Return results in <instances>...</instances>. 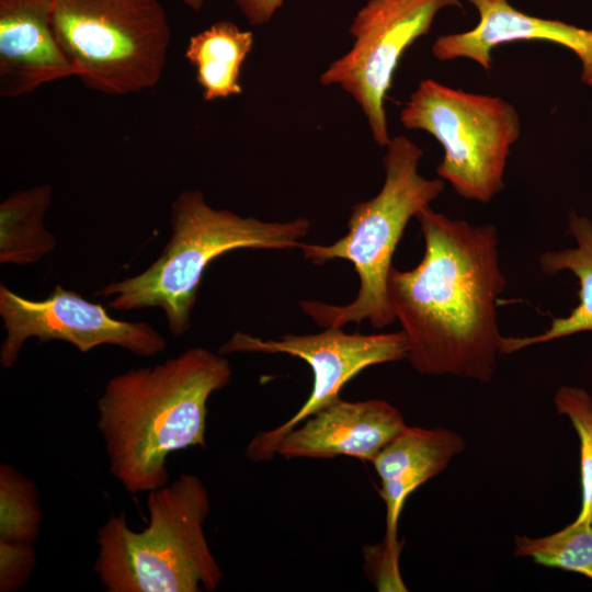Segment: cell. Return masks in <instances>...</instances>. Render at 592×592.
Masks as SVG:
<instances>
[{"mask_svg": "<svg viewBox=\"0 0 592 592\" xmlns=\"http://www.w3.org/2000/svg\"><path fill=\"white\" fill-rule=\"evenodd\" d=\"M415 218L423 258L401 271L392 266L388 299L408 343L407 357L423 375H455L489 383L501 354L497 305L506 280L492 224L471 225L433 210Z\"/></svg>", "mask_w": 592, "mask_h": 592, "instance_id": "cell-1", "label": "cell"}, {"mask_svg": "<svg viewBox=\"0 0 592 592\" xmlns=\"http://www.w3.org/2000/svg\"><path fill=\"white\" fill-rule=\"evenodd\" d=\"M230 378L229 362L202 346L113 376L96 401L110 474L133 494L166 486L172 453L206 447L208 400Z\"/></svg>", "mask_w": 592, "mask_h": 592, "instance_id": "cell-2", "label": "cell"}, {"mask_svg": "<svg viewBox=\"0 0 592 592\" xmlns=\"http://www.w3.org/2000/svg\"><path fill=\"white\" fill-rule=\"evenodd\" d=\"M171 236L159 258L141 273L105 285L96 295L113 297L116 310L159 308L175 338L191 326L204 272L218 257L238 249L299 248L310 221H264L212 207L200 190H183L171 204Z\"/></svg>", "mask_w": 592, "mask_h": 592, "instance_id": "cell-3", "label": "cell"}, {"mask_svg": "<svg viewBox=\"0 0 592 592\" xmlns=\"http://www.w3.org/2000/svg\"><path fill=\"white\" fill-rule=\"evenodd\" d=\"M422 149L406 136L390 138L383 158L385 181L378 194L352 206L348 232L330 244L303 242L305 259L321 265L351 262L360 280L355 298L345 305L304 300L299 306L319 327L342 328L367 320L375 329L396 321L388 299L392 257L412 217L429 207L445 189L440 178L419 173Z\"/></svg>", "mask_w": 592, "mask_h": 592, "instance_id": "cell-4", "label": "cell"}, {"mask_svg": "<svg viewBox=\"0 0 592 592\" xmlns=\"http://www.w3.org/2000/svg\"><path fill=\"white\" fill-rule=\"evenodd\" d=\"M148 525L133 531L123 513L98 530L94 571L107 592H214L223 580L204 533L210 510L200 477L181 474L147 497Z\"/></svg>", "mask_w": 592, "mask_h": 592, "instance_id": "cell-5", "label": "cell"}, {"mask_svg": "<svg viewBox=\"0 0 592 592\" xmlns=\"http://www.w3.org/2000/svg\"><path fill=\"white\" fill-rule=\"evenodd\" d=\"M52 29L90 90L126 95L162 77L171 29L160 0H55Z\"/></svg>", "mask_w": 592, "mask_h": 592, "instance_id": "cell-6", "label": "cell"}, {"mask_svg": "<svg viewBox=\"0 0 592 592\" xmlns=\"http://www.w3.org/2000/svg\"><path fill=\"white\" fill-rule=\"evenodd\" d=\"M400 122L442 145L436 174L463 198L489 203L503 190L508 158L521 134L519 112L510 102L424 79L402 107Z\"/></svg>", "mask_w": 592, "mask_h": 592, "instance_id": "cell-7", "label": "cell"}, {"mask_svg": "<svg viewBox=\"0 0 592 592\" xmlns=\"http://www.w3.org/2000/svg\"><path fill=\"white\" fill-rule=\"evenodd\" d=\"M463 8L460 0H369L350 27L351 49L321 73L323 86L337 84L364 113L374 141L386 147L385 99L403 53L428 34L444 8Z\"/></svg>", "mask_w": 592, "mask_h": 592, "instance_id": "cell-8", "label": "cell"}, {"mask_svg": "<svg viewBox=\"0 0 592 592\" xmlns=\"http://www.w3.org/2000/svg\"><path fill=\"white\" fill-rule=\"evenodd\" d=\"M286 354L305 361L312 372V389L303 406L276 428L258 432L246 447L252 462L270 460L283 436L320 409L340 398L343 386L363 369L407 357L405 333H346L330 327L314 334H284L280 339H262L243 331L235 332L220 349L229 353Z\"/></svg>", "mask_w": 592, "mask_h": 592, "instance_id": "cell-9", "label": "cell"}, {"mask_svg": "<svg viewBox=\"0 0 592 592\" xmlns=\"http://www.w3.org/2000/svg\"><path fill=\"white\" fill-rule=\"evenodd\" d=\"M0 317L5 337L0 345V364L12 367L30 338L72 344L81 353L99 345H116L150 357L163 352L166 339L150 325L112 317L101 304L57 284L43 299H29L0 284Z\"/></svg>", "mask_w": 592, "mask_h": 592, "instance_id": "cell-10", "label": "cell"}, {"mask_svg": "<svg viewBox=\"0 0 592 592\" xmlns=\"http://www.w3.org/2000/svg\"><path fill=\"white\" fill-rule=\"evenodd\" d=\"M401 412L383 399L339 398L286 433L276 447L284 458L349 456L373 462L406 428Z\"/></svg>", "mask_w": 592, "mask_h": 592, "instance_id": "cell-11", "label": "cell"}, {"mask_svg": "<svg viewBox=\"0 0 592 592\" xmlns=\"http://www.w3.org/2000/svg\"><path fill=\"white\" fill-rule=\"evenodd\" d=\"M478 11L477 25L437 37L432 55L440 61L469 59L490 73L492 50L504 43L540 41L571 50L580 60L582 83L592 87V30L559 20L540 19L513 8L508 0H466Z\"/></svg>", "mask_w": 592, "mask_h": 592, "instance_id": "cell-12", "label": "cell"}, {"mask_svg": "<svg viewBox=\"0 0 592 592\" xmlns=\"http://www.w3.org/2000/svg\"><path fill=\"white\" fill-rule=\"evenodd\" d=\"M55 0H0V95L33 93L73 76L53 29Z\"/></svg>", "mask_w": 592, "mask_h": 592, "instance_id": "cell-13", "label": "cell"}, {"mask_svg": "<svg viewBox=\"0 0 592 592\" xmlns=\"http://www.w3.org/2000/svg\"><path fill=\"white\" fill-rule=\"evenodd\" d=\"M465 446V439L449 429L407 426L373 459L386 505V532L380 547L388 558L399 562L398 522L408 497L439 476Z\"/></svg>", "mask_w": 592, "mask_h": 592, "instance_id": "cell-14", "label": "cell"}, {"mask_svg": "<svg viewBox=\"0 0 592 592\" xmlns=\"http://www.w3.org/2000/svg\"><path fill=\"white\" fill-rule=\"evenodd\" d=\"M567 232L577 247L543 252L538 258L540 270L554 275L571 272L579 282V303L566 317L554 318L544 332L526 337H502L501 354H511L531 345L546 343L580 332H592V221L576 212L569 214Z\"/></svg>", "mask_w": 592, "mask_h": 592, "instance_id": "cell-15", "label": "cell"}, {"mask_svg": "<svg viewBox=\"0 0 592 592\" xmlns=\"http://www.w3.org/2000/svg\"><path fill=\"white\" fill-rule=\"evenodd\" d=\"M252 46L253 33L227 20L190 37L184 56L196 70L205 101L242 92L240 72Z\"/></svg>", "mask_w": 592, "mask_h": 592, "instance_id": "cell-16", "label": "cell"}, {"mask_svg": "<svg viewBox=\"0 0 592 592\" xmlns=\"http://www.w3.org/2000/svg\"><path fill=\"white\" fill-rule=\"evenodd\" d=\"M53 190L41 184L11 193L0 205V263L29 265L54 251L56 237L44 226Z\"/></svg>", "mask_w": 592, "mask_h": 592, "instance_id": "cell-17", "label": "cell"}, {"mask_svg": "<svg viewBox=\"0 0 592 592\" xmlns=\"http://www.w3.org/2000/svg\"><path fill=\"white\" fill-rule=\"evenodd\" d=\"M513 554L592 580V524L574 519L562 530L546 536L515 535Z\"/></svg>", "mask_w": 592, "mask_h": 592, "instance_id": "cell-18", "label": "cell"}, {"mask_svg": "<svg viewBox=\"0 0 592 592\" xmlns=\"http://www.w3.org/2000/svg\"><path fill=\"white\" fill-rule=\"evenodd\" d=\"M42 511L35 483L9 464L0 466V539L34 544Z\"/></svg>", "mask_w": 592, "mask_h": 592, "instance_id": "cell-19", "label": "cell"}, {"mask_svg": "<svg viewBox=\"0 0 592 592\" xmlns=\"http://www.w3.org/2000/svg\"><path fill=\"white\" fill-rule=\"evenodd\" d=\"M559 414L571 422L580 442L581 506L576 519L592 524V397L577 386H560L554 397Z\"/></svg>", "mask_w": 592, "mask_h": 592, "instance_id": "cell-20", "label": "cell"}, {"mask_svg": "<svg viewBox=\"0 0 592 592\" xmlns=\"http://www.w3.org/2000/svg\"><path fill=\"white\" fill-rule=\"evenodd\" d=\"M35 566L33 544L0 539V592H15L23 588Z\"/></svg>", "mask_w": 592, "mask_h": 592, "instance_id": "cell-21", "label": "cell"}, {"mask_svg": "<svg viewBox=\"0 0 592 592\" xmlns=\"http://www.w3.org/2000/svg\"><path fill=\"white\" fill-rule=\"evenodd\" d=\"M251 25L270 21L284 0H234Z\"/></svg>", "mask_w": 592, "mask_h": 592, "instance_id": "cell-22", "label": "cell"}, {"mask_svg": "<svg viewBox=\"0 0 592 592\" xmlns=\"http://www.w3.org/2000/svg\"><path fill=\"white\" fill-rule=\"evenodd\" d=\"M191 9L197 11L202 8L204 0H182Z\"/></svg>", "mask_w": 592, "mask_h": 592, "instance_id": "cell-23", "label": "cell"}]
</instances>
